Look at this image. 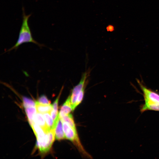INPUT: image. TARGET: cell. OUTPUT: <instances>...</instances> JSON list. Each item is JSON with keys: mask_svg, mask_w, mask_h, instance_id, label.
<instances>
[{"mask_svg": "<svg viewBox=\"0 0 159 159\" xmlns=\"http://www.w3.org/2000/svg\"><path fill=\"white\" fill-rule=\"evenodd\" d=\"M39 103L43 104H49L50 102L45 95H42L39 97L37 101Z\"/></svg>", "mask_w": 159, "mask_h": 159, "instance_id": "16", "label": "cell"}, {"mask_svg": "<svg viewBox=\"0 0 159 159\" xmlns=\"http://www.w3.org/2000/svg\"><path fill=\"white\" fill-rule=\"evenodd\" d=\"M43 115L49 130L55 128V127L54 125V122L50 112L44 113Z\"/></svg>", "mask_w": 159, "mask_h": 159, "instance_id": "12", "label": "cell"}, {"mask_svg": "<svg viewBox=\"0 0 159 159\" xmlns=\"http://www.w3.org/2000/svg\"><path fill=\"white\" fill-rule=\"evenodd\" d=\"M149 110L159 111V104L145 103L140 107V111L141 113Z\"/></svg>", "mask_w": 159, "mask_h": 159, "instance_id": "10", "label": "cell"}, {"mask_svg": "<svg viewBox=\"0 0 159 159\" xmlns=\"http://www.w3.org/2000/svg\"><path fill=\"white\" fill-rule=\"evenodd\" d=\"M25 110L28 117L29 123L32 126L33 123V118L36 113V108L35 106L25 108Z\"/></svg>", "mask_w": 159, "mask_h": 159, "instance_id": "11", "label": "cell"}, {"mask_svg": "<svg viewBox=\"0 0 159 159\" xmlns=\"http://www.w3.org/2000/svg\"><path fill=\"white\" fill-rule=\"evenodd\" d=\"M85 89V87L84 88L79 94L74 106V109L81 103L82 100L84 96Z\"/></svg>", "mask_w": 159, "mask_h": 159, "instance_id": "15", "label": "cell"}, {"mask_svg": "<svg viewBox=\"0 0 159 159\" xmlns=\"http://www.w3.org/2000/svg\"><path fill=\"white\" fill-rule=\"evenodd\" d=\"M62 121L65 138L72 142L83 155L90 158L91 156L85 151L81 144L76 127H72L67 122Z\"/></svg>", "mask_w": 159, "mask_h": 159, "instance_id": "2", "label": "cell"}, {"mask_svg": "<svg viewBox=\"0 0 159 159\" xmlns=\"http://www.w3.org/2000/svg\"><path fill=\"white\" fill-rule=\"evenodd\" d=\"M35 107L37 112L42 114L50 112L53 109L52 105L42 104L37 101L35 102Z\"/></svg>", "mask_w": 159, "mask_h": 159, "instance_id": "9", "label": "cell"}, {"mask_svg": "<svg viewBox=\"0 0 159 159\" xmlns=\"http://www.w3.org/2000/svg\"><path fill=\"white\" fill-rule=\"evenodd\" d=\"M31 127L37 137V141L42 142L45 139L46 132L39 125L33 123Z\"/></svg>", "mask_w": 159, "mask_h": 159, "instance_id": "7", "label": "cell"}, {"mask_svg": "<svg viewBox=\"0 0 159 159\" xmlns=\"http://www.w3.org/2000/svg\"><path fill=\"white\" fill-rule=\"evenodd\" d=\"M139 84L143 93L145 103L159 104V94Z\"/></svg>", "mask_w": 159, "mask_h": 159, "instance_id": "4", "label": "cell"}, {"mask_svg": "<svg viewBox=\"0 0 159 159\" xmlns=\"http://www.w3.org/2000/svg\"><path fill=\"white\" fill-rule=\"evenodd\" d=\"M42 113L37 112L33 118V122L39 126L46 132L49 130L48 128Z\"/></svg>", "mask_w": 159, "mask_h": 159, "instance_id": "6", "label": "cell"}, {"mask_svg": "<svg viewBox=\"0 0 159 159\" xmlns=\"http://www.w3.org/2000/svg\"><path fill=\"white\" fill-rule=\"evenodd\" d=\"M107 29L108 31H112L114 30V27L112 26H109L107 27Z\"/></svg>", "mask_w": 159, "mask_h": 159, "instance_id": "17", "label": "cell"}, {"mask_svg": "<svg viewBox=\"0 0 159 159\" xmlns=\"http://www.w3.org/2000/svg\"><path fill=\"white\" fill-rule=\"evenodd\" d=\"M73 110L70 95L61 107L60 110L59 112V118H61L69 114Z\"/></svg>", "mask_w": 159, "mask_h": 159, "instance_id": "5", "label": "cell"}, {"mask_svg": "<svg viewBox=\"0 0 159 159\" xmlns=\"http://www.w3.org/2000/svg\"><path fill=\"white\" fill-rule=\"evenodd\" d=\"M22 100L23 105L25 108L35 106V102L30 98L23 97Z\"/></svg>", "mask_w": 159, "mask_h": 159, "instance_id": "14", "label": "cell"}, {"mask_svg": "<svg viewBox=\"0 0 159 159\" xmlns=\"http://www.w3.org/2000/svg\"><path fill=\"white\" fill-rule=\"evenodd\" d=\"M87 75V72L83 74L79 83L73 88L72 90L70 97L73 111L74 110V106L79 94L85 87V82Z\"/></svg>", "mask_w": 159, "mask_h": 159, "instance_id": "3", "label": "cell"}, {"mask_svg": "<svg viewBox=\"0 0 159 159\" xmlns=\"http://www.w3.org/2000/svg\"><path fill=\"white\" fill-rule=\"evenodd\" d=\"M55 137L56 139L58 140H63L65 138L63 127L62 122L59 118L55 128Z\"/></svg>", "mask_w": 159, "mask_h": 159, "instance_id": "8", "label": "cell"}, {"mask_svg": "<svg viewBox=\"0 0 159 159\" xmlns=\"http://www.w3.org/2000/svg\"><path fill=\"white\" fill-rule=\"evenodd\" d=\"M60 118L62 121L68 123L72 127H76L73 116L72 114L69 113Z\"/></svg>", "mask_w": 159, "mask_h": 159, "instance_id": "13", "label": "cell"}, {"mask_svg": "<svg viewBox=\"0 0 159 159\" xmlns=\"http://www.w3.org/2000/svg\"><path fill=\"white\" fill-rule=\"evenodd\" d=\"M22 21L18 39L15 45L8 51L16 48L20 45L25 43L32 42L39 46L42 45L34 39L32 35L28 23L29 19L31 14L26 15L25 13L24 8L23 6L22 7Z\"/></svg>", "mask_w": 159, "mask_h": 159, "instance_id": "1", "label": "cell"}]
</instances>
